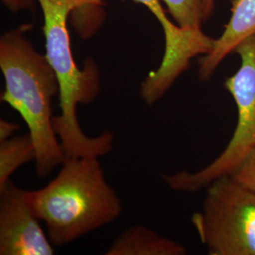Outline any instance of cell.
Returning <instances> with one entry per match:
<instances>
[{
  "label": "cell",
  "mask_w": 255,
  "mask_h": 255,
  "mask_svg": "<svg viewBox=\"0 0 255 255\" xmlns=\"http://www.w3.org/2000/svg\"><path fill=\"white\" fill-rule=\"evenodd\" d=\"M43 11L46 56L59 83L61 114L53 117V127L62 149L68 157L100 158L113 149L114 134L106 130L86 136L77 119V108L96 101L101 92L100 69L93 58L82 68L74 59L67 21L73 27L83 15L86 0H37Z\"/></svg>",
  "instance_id": "6da1fadb"
},
{
  "label": "cell",
  "mask_w": 255,
  "mask_h": 255,
  "mask_svg": "<svg viewBox=\"0 0 255 255\" xmlns=\"http://www.w3.org/2000/svg\"><path fill=\"white\" fill-rule=\"evenodd\" d=\"M31 27L22 25L0 38V68L5 80L1 101L27 124L36 149L37 176L43 179L66 157L52 121V101L59 96V83L46 55L39 53L26 37Z\"/></svg>",
  "instance_id": "7a4b0ae2"
},
{
  "label": "cell",
  "mask_w": 255,
  "mask_h": 255,
  "mask_svg": "<svg viewBox=\"0 0 255 255\" xmlns=\"http://www.w3.org/2000/svg\"><path fill=\"white\" fill-rule=\"evenodd\" d=\"M37 219L53 246H64L101 228L122 212L117 192L105 179L99 158L68 157L45 187L27 191Z\"/></svg>",
  "instance_id": "3957f363"
},
{
  "label": "cell",
  "mask_w": 255,
  "mask_h": 255,
  "mask_svg": "<svg viewBox=\"0 0 255 255\" xmlns=\"http://www.w3.org/2000/svg\"><path fill=\"white\" fill-rule=\"evenodd\" d=\"M235 52L240 58V66L224 83L237 105L235 131L219 157L200 171L163 175L173 191L196 193L205 189L211 182L232 173L255 147V34L241 42Z\"/></svg>",
  "instance_id": "277c9868"
},
{
  "label": "cell",
  "mask_w": 255,
  "mask_h": 255,
  "mask_svg": "<svg viewBox=\"0 0 255 255\" xmlns=\"http://www.w3.org/2000/svg\"><path fill=\"white\" fill-rule=\"evenodd\" d=\"M201 212L192 216L210 255H255V194L230 176L211 182Z\"/></svg>",
  "instance_id": "5b68a950"
},
{
  "label": "cell",
  "mask_w": 255,
  "mask_h": 255,
  "mask_svg": "<svg viewBox=\"0 0 255 255\" xmlns=\"http://www.w3.org/2000/svg\"><path fill=\"white\" fill-rule=\"evenodd\" d=\"M146 6L164 30V53L159 67L151 71L141 83L140 97L147 105H153L168 91L178 78L185 72L191 61L208 54L215 40L201 30H188L168 18L160 0H132Z\"/></svg>",
  "instance_id": "8992f818"
},
{
  "label": "cell",
  "mask_w": 255,
  "mask_h": 255,
  "mask_svg": "<svg viewBox=\"0 0 255 255\" xmlns=\"http://www.w3.org/2000/svg\"><path fill=\"white\" fill-rule=\"evenodd\" d=\"M53 254V244L30 208L27 191L10 180L0 190V255Z\"/></svg>",
  "instance_id": "52a82bcc"
},
{
  "label": "cell",
  "mask_w": 255,
  "mask_h": 255,
  "mask_svg": "<svg viewBox=\"0 0 255 255\" xmlns=\"http://www.w3.org/2000/svg\"><path fill=\"white\" fill-rule=\"evenodd\" d=\"M231 17L213 49L199 60V79L207 82L219 64L245 39L255 34V0H233Z\"/></svg>",
  "instance_id": "ba28073f"
},
{
  "label": "cell",
  "mask_w": 255,
  "mask_h": 255,
  "mask_svg": "<svg viewBox=\"0 0 255 255\" xmlns=\"http://www.w3.org/2000/svg\"><path fill=\"white\" fill-rule=\"evenodd\" d=\"M182 243L164 237L144 225H135L123 231L115 238L106 255H184Z\"/></svg>",
  "instance_id": "9c48e42d"
},
{
  "label": "cell",
  "mask_w": 255,
  "mask_h": 255,
  "mask_svg": "<svg viewBox=\"0 0 255 255\" xmlns=\"http://www.w3.org/2000/svg\"><path fill=\"white\" fill-rule=\"evenodd\" d=\"M35 161L36 149L28 132L0 142V190L21 166Z\"/></svg>",
  "instance_id": "30bf717a"
},
{
  "label": "cell",
  "mask_w": 255,
  "mask_h": 255,
  "mask_svg": "<svg viewBox=\"0 0 255 255\" xmlns=\"http://www.w3.org/2000/svg\"><path fill=\"white\" fill-rule=\"evenodd\" d=\"M177 25L188 30H201L204 22L202 0H163Z\"/></svg>",
  "instance_id": "8fae6325"
},
{
  "label": "cell",
  "mask_w": 255,
  "mask_h": 255,
  "mask_svg": "<svg viewBox=\"0 0 255 255\" xmlns=\"http://www.w3.org/2000/svg\"><path fill=\"white\" fill-rule=\"evenodd\" d=\"M105 18L104 0H86V9L82 18L72 27L81 39L88 40L101 29Z\"/></svg>",
  "instance_id": "7c38bea8"
},
{
  "label": "cell",
  "mask_w": 255,
  "mask_h": 255,
  "mask_svg": "<svg viewBox=\"0 0 255 255\" xmlns=\"http://www.w3.org/2000/svg\"><path fill=\"white\" fill-rule=\"evenodd\" d=\"M228 176L239 185L255 194V147Z\"/></svg>",
  "instance_id": "4fadbf2b"
},
{
  "label": "cell",
  "mask_w": 255,
  "mask_h": 255,
  "mask_svg": "<svg viewBox=\"0 0 255 255\" xmlns=\"http://www.w3.org/2000/svg\"><path fill=\"white\" fill-rule=\"evenodd\" d=\"M1 1L9 11L16 13L24 9H32L35 0H1Z\"/></svg>",
  "instance_id": "5bb4252c"
},
{
  "label": "cell",
  "mask_w": 255,
  "mask_h": 255,
  "mask_svg": "<svg viewBox=\"0 0 255 255\" xmlns=\"http://www.w3.org/2000/svg\"><path fill=\"white\" fill-rule=\"evenodd\" d=\"M20 129V125L10 122L6 119L0 120V142L10 139L12 135Z\"/></svg>",
  "instance_id": "9a60e30c"
},
{
  "label": "cell",
  "mask_w": 255,
  "mask_h": 255,
  "mask_svg": "<svg viewBox=\"0 0 255 255\" xmlns=\"http://www.w3.org/2000/svg\"><path fill=\"white\" fill-rule=\"evenodd\" d=\"M216 0H202V13L204 21L209 18L215 9Z\"/></svg>",
  "instance_id": "2e32d148"
}]
</instances>
